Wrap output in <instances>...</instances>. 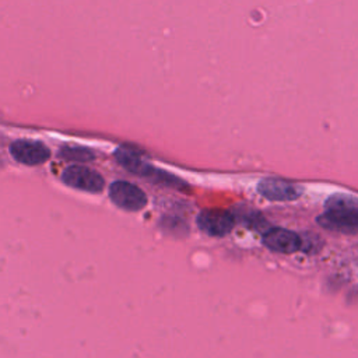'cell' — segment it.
I'll return each mask as SVG.
<instances>
[{"mask_svg":"<svg viewBox=\"0 0 358 358\" xmlns=\"http://www.w3.org/2000/svg\"><path fill=\"white\" fill-rule=\"evenodd\" d=\"M10 154L24 165H39L50 157L49 148L43 143L34 140H17L11 143Z\"/></svg>","mask_w":358,"mask_h":358,"instance_id":"52a82bcc","label":"cell"},{"mask_svg":"<svg viewBox=\"0 0 358 358\" xmlns=\"http://www.w3.org/2000/svg\"><path fill=\"white\" fill-rule=\"evenodd\" d=\"M234 213L222 208H206L197 215L199 228L210 236H224L235 225Z\"/></svg>","mask_w":358,"mask_h":358,"instance_id":"277c9868","label":"cell"},{"mask_svg":"<svg viewBox=\"0 0 358 358\" xmlns=\"http://www.w3.org/2000/svg\"><path fill=\"white\" fill-rule=\"evenodd\" d=\"M62 180L74 189L96 193L105 186L103 178L94 169L84 165L67 166L62 173Z\"/></svg>","mask_w":358,"mask_h":358,"instance_id":"3957f363","label":"cell"},{"mask_svg":"<svg viewBox=\"0 0 358 358\" xmlns=\"http://www.w3.org/2000/svg\"><path fill=\"white\" fill-rule=\"evenodd\" d=\"M110 200L127 211H140L147 204L145 193L136 185L126 180H116L109 186Z\"/></svg>","mask_w":358,"mask_h":358,"instance_id":"7a4b0ae2","label":"cell"},{"mask_svg":"<svg viewBox=\"0 0 358 358\" xmlns=\"http://www.w3.org/2000/svg\"><path fill=\"white\" fill-rule=\"evenodd\" d=\"M263 245L271 252L291 255L302 249L303 239L289 229L271 228L263 235Z\"/></svg>","mask_w":358,"mask_h":358,"instance_id":"5b68a950","label":"cell"},{"mask_svg":"<svg viewBox=\"0 0 358 358\" xmlns=\"http://www.w3.org/2000/svg\"><path fill=\"white\" fill-rule=\"evenodd\" d=\"M115 157L116 159L119 161L120 165H123L127 171H131L137 175H143V176H159L162 179H172L171 176L165 175V172H161V171H157L154 169L152 166H150L148 164H145L140 155L137 152H134L133 150H129V148H119L116 150L115 152Z\"/></svg>","mask_w":358,"mask_h":358,"instance_id":"ba28073f","label":"cell"},{"mask_svg":"<svg viewBox=\"0 0 358 358\" xmlns=\"http://www.w3.org/2000/svg\"><path fill=\"white\" fill-rule=\"evenodd\" d=\"M257 192L263 197L273 201H289L298 199L302 194V187L284 179L266 178L259 182Z\"/></svg>","mask_w":358,"mask_h":358,"instance_id":"8992f818","label":"cell"},{"mask_svg":"<svg viewBox=\"0 0 358 358\" xmlns=\"http://www.w3.org/2000/svg\"><path fill=\"white\" fill-rule=\"evenodd\" d=\"M317 224L329 231L347 235L358 234V199L351 194H333L324 201V213Z\"/></svg>","mask_w":358,"mask_h":358,"instance_id":"6da1fadb","label":"cell"},{"mask_svg":"<svg viewBox=\"0 0 358 358\" xmlns=\"http://www.w3.org/2000/svg\"><path fill=\"white\" fill-rule=\"evenodd\" d=\"M60 155H63L66 159H71V161H90L94 158V154L83 147H64L63 150H60Z\"/></svg>","mask_w":358,"mask_h":358,"instance_id":"9c48e42d","label":"cell"}]
</instances>
